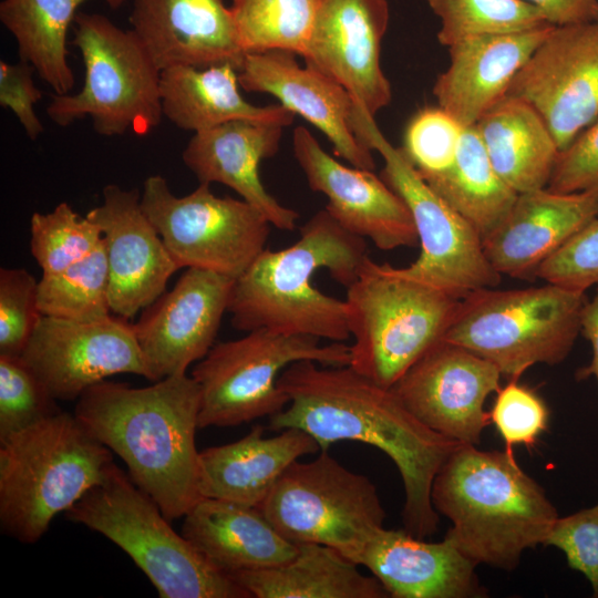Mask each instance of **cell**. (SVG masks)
<instances>
[{
    "label": "cell",
    "mask_w": 598,
    "mask_h": 598,
    "mask_svg": "<svg viewBox=\"0 0 598 598\" xmlns=\"http://www.w3.org/2000/svg\"><path fill=\"white\" fill-rule=\"evenodd\" d=\"M278 385L289 403L269 417L271 430H302L321 450L347 440L381 450L402 478L404 529L419 538L436 532L440 518L432 504V484L461 443L426 426L391 388L350 365L297 361L281 372Z\"/></svg>",
    "instance_id": "6da1fadb"
},
{
    "label": "cell",
    "mask_w": 598,
    "mask_h": 598,
    "mask_svg": "<svg viewBox=\"0 0 598 598\" xmlns=\"http://www.w3.org/2000/svg\"><path fill=\"white\" fill-rule=\"evenodd\" d=\"M199 405L196 381L182 373L143 388L104 380L81 394L74 414L173 520L202 498Z\"/></svg>",
    "instance_id": "7a4b0ae2"
},
{
    "label": "cell",
    "mask_w": 598,
    "mask_h": 598,
    "mask_svg": "<svg viewBox=\"0 0 598 598\" xmlns=\"http://www.w3.org/2000/svg\"><path fill=\"white\" fill-rule=\"evenodd\" d=\"M365 239L344 229L323 208L299 229V239L279 249H265L235 279L228 311L240 331L267 329L332 342L350 338L344 300L312 283L319 269L348 288L367 258Z\"/></svg>",
    "instance_id": "3957f363"
},
{
    "label": "cell",
    "mask_w": 598,
    "mask_h": 598,
    "mask_svg": "<svg viewBox=\"0 0 598 598\" xmlns=\"http://www.w3.org/2000/svg\"><path fill=\"white\" fill-rule=\"evenodd\" d=\"M432 504L451 520L446 533L477 566L512 570L524 551L545 544L558 512L514 454L460 444L434 477Z\"/></svg>",
    "instance_id": "277c9868"
},
{
    "label": "cell",
    "mask_w": 598,
    "mask_h": 598,
    "mask_svg": "<svg viewBox=\"0 0 598 598\" xmlns=\"http://www.w3.org/2000/svg\"><path fill=\"white\" fill-rule=\"evenodd\" d=\"M113 464L111 450L74 413L59 411L0 440L1 532L38 542Z\"/></svg>",
    "instance_id": "5b68a950"
},
{
    "label": "cell",
    "mask_w": 598,
    "mask_h": 598,
    "mask_svg": "<svg viewBox=\"0 0 598 598\" xmlns=\"http://www.w3.org/2000/svg\"><path fill=\"white\" fill-rule=\"evenodd\" d=\"M65 515L123 549L161 598L250 597L176 533L154 499L115 463Z\"/></svg>",
    "instance_id": "8992f818"
},
{
    "label": "cell",
    "mask_w": 598,
    "mask_h": 598,
    "mask_svg": "<svg viewBox=\"0 0 598 598\" xmlns=\"http://www.w3.org/2000/svg\"><path fill=\"white\" fill-rule=\"evenodd\" d=\"M349 365L384 388L443 340L460 300L367 256L347 288Z\"/></svg>",
    "instance_id": "52a82bcc"
},
{
    "label": "cell",
    "mask_w": 598,
    "mask_h": 598,
    "mask_svg": "<svg viewBox=\"0 0 598 598\" xmlns=\"http://www.w3.org/2000/svg\"><path fill=\"white\" fill-rule=\"evenodd\" d=\"M586 291L482 288L460 300L443 341L463 347L518 379L528 368L564 361L580 334Z\"/></svg>",
    "instance_id": "ba28073f"
},
{
    "label": "cell",
    "mask_w": 598,
    "mask_h": 598,
    "mask_svg": "<svg viewBox=\"0 0 598 598\" xmlns=\"http://www.w3.org/2000/svg\"><path fill=\"white\" fill-rule=\"evenodd\" d=\"M72 44L84 64V82L74 94H54L48 116L60 126L84 117L104 136L145 135L163 116L161 70L132 30L99 13L78 12Z\"/></svg>",
    "instance_id": "9c48e42d"
},
{
    "label": "cell",
    "mask_w": 598,
    "mask_h": 598,
    "mask_svg": "<svg viewBox=\"0 0 598 598\" xmlns=\"http://www.w3.org/2000/svg\"><path fill=\"white\" fill-rule=\"evenodd\" d=\"M301 360L349 365L350 346L267 329L215 342L190 374L199 389V427L237 426L282 411L289 398L278 385L279 377Z\"/></svg>",
    "instance_id": "30bf717a"
},
{
    "label": "cell",
    "mask_w": 598,
    "mask_h": 598,
    "mask_svg": "<svg viewBox=\"0 0 598 598\" xmlns=\"http://www.w3.org/2000/svg\"><path fill=\"white\" fill-rule=\"evenodd\" d=\"M350 124L362 143L380 153L382 179L412 215L421 251L400 271L458 300L496 287L501 275L489 264L477 231L425 183L401 148L385 138L373 116L354 105Z\"/></svg>",
    "instance_id": "8fae6325"
},
{
    "label": "cell",
    "mask_w": 598,
    "mask_h": 598,
    "mask_svg": "<svg viewBox=\"0 0 598 598\" xmlns=\"http://www.w3.org/2000/svg\"><path fill=\"white\" fill-rule=\"evenodd\" d=\"M258 507L289 542L331 547L357 565L386 516L377 486L328 450L289 465Z\"/></svg>",
    "instance_id": "7c38bea8"
},
{
    "label": "cell",
    "mask_w": 598,
    "mask_h": 598,
    "mask_svg": "<svg viewBox=\"0 0 598 598\" xmlns=\"http://www.w3.org/2000/svg\"><path fill=\"white\" fill-rule=\"evenodd\" d=\"M142 208L181 268L239 277L266 249L270 223L244 199L218 197L209 184L174 195L165 177L143 184Z\"/></svg>",
    "instance_id": "4fadbf2b"
},
{
    "label": "cell",
    "mask_w": 598,
    "mask_h": 598,
    "mask_svg": "<svg viewBox=\"0 0 598 598\" xmlns=\"http://www.w3.org/2000/svg\"><path fill=\"white\" fill-rule=\"evenodd\" d=\"M506 95L529 104L566 148L598 118V21L553 27Z\"/></svg>",
    "instance_id": "5bb4252c"
},
{
    "label": "cell",
    "mask_w": 598,
    "mask_h": 598,
    "mask_svg": "<svg viewBox=\"0 0 598 598\" xmlns=\"http://www.w3.org/2000/svg\"><path fill=\"white\" fill-rule=\"evenodd\" d=\"M111 316L80 322L41 316L21 358L55 400H78L107 378L133 373L150 380L133 324Z\"/></svg>",
    "instance_id": "9a60e30c"
},
{
    "label": "cell",
    "mask_w": 598,
    "mask_h": 598,
    "mask_svg": "<svg viewBox=\"0 0 598 598\" xmlns=\"http://www.w3.org/2000/svg\"><path fill=\"white\" fill-rule=\"evenodd\" d=\"M502 373L474 352L441 341L391 388L426 426L461 444L478 445L491 423L486 399Z\"/></svg>",
    "instance_id": "2e32d148"
},
{
    "label": "cell",
    "mask_w": 598,
    "mask_h": 598,
    "mask_svg": "<svg viewBox=\"0 0 598 598\" xmlns=\"http://www.w3.org/2000/svg\"><path fill=\"white\" fill-rule=\"evenodd\" d=\"M235 279L187 268L172 290L142 310L133 324L150 381L186 373L215 344Z\"/></svg>",
    "instance_id": "e0dca14e"
},
{
    "label": "cell",
    "mask_w": 598,
    "mask_h": 598,
    "mask_svg": "<svg viewBox=\"0 0 598 598\" xmlns=\"http://www.w3.org/2000/svg\"><path fill=\"white\" fill-rule=\"evenodd\" d=\"M390 20L388 0H317L306 64L328 75L371 116L388 106L391 84L381 66Z\"/></svg>",
    "instance_id": "ac0fdd59"
},
{
    "label": "cell",
    "mask_w": 598,
    "mask_h": 598,
    "mask_svg": "<svg viewBox=\"0 0 598 598\" xmlns=\"http://www.w3.org/2000/svg\"><path fill=\"white\" fill-rule=\"evenodd\" d=\"M292 147L309 187L328 198L324 208L344 229L381 250L419 244L409 207L382 177L340 163L305 126L293 130Z\"/></svg>",
    "instance_id": "d6986e66"
},
{
    "label": "cell",
    "mask_w": 598,
    "mask_h": 598,
    "mask_svg": "<svg viewBox=\"0 0 598 598\" xmlns=\"http://www.w3.org/2000/svg\"><path fill=\"white\" fill-rule=\"evenodd\" d=\"M102 196L86 216L102 230L112 313L131 319L165 292L179 267L145 215L137 189L109 184Z\"/></svg>",
    "instance_id": "ffe728a7"
},
{
    "label": "cell",
    "mask_w": 598,
    "mask_h": 598,
    "mask_svg": "<svg viewBox=\"0 0 598 598\" xmlns=\"http://www.w3.org/2000/svg\"><path fill=\"white\" fill-rule=\"evenodd\" d=\"M295 55L281 50L246 53L238 70L241 89L275 96L321 131L348 164L374 171L373 151L350 124L354 102L349 92L319 70L301 66Z\"/></svg>",
    "instance_id": "44dd1931"
},
{
    "label": "cell",
    "mask_w": 598,
    "mask_h": 598,
    "mask_svg": "<svg viewBox=\"0 0 598 598\" xmlns=\"http://www.w3.org/2000/svg\"><path fill=\"white\" fill-rule=\"evenodd\" d=\"M597 217L598 188L558 193L546 187L520 193L483 238L484 252L501 276L533 280L551 255Z\"/></svg>",
    "instance_id": "7402d4cb"
},
{
    "label": "cell",
    "mask_w": 598,
    "mask_h": 598,
    "mask_svg": "<svg viewBox=\"0 0 598 598\" xmlns=\"http://www.w3.org/2000/svg\"><path fill=\"white\" fill-rule=\"evenodd\" d=\"M130 22L161 71L221 64L239 70L245 56L223 0H133Z\"/></svg>",
    "instance_id": "603a6c76"
},
{
    "label": "cell",
    "mask_w": 598,
    "mask_h": 598,
    "mask_svg": "<svg viewBox=\"0 0 598 598\" xmlns=\"http://www.w3.org/2000/svg\"><path fill=\"white\" fill-rule=\"evenodd\" d=\"M285 125L235 120L194 133L182 153L199 184L218 183L234 189L280 230H293L299 214L280 204L264 186L259 164L275 156Z\"/></svg>",
    "instance_id": "cb8c5ba5"
},
{
    "label": "cell",
    "mask_w": 598,
    "mask_h": 598,
    "mask_svg": "<svg viewBox=\"0 0 598 598\" xmlns=\"http://www.w3.org/2000/svg\"><path fill=\"white\" fill-rule=\"evenodd\" d=\"M393 598H481L477 565L444 537L426 542L403 530L380 529L358 560Z\"/></svg>",
    "instance_id": "d4e9b609"
},
{
    "label": "cell",
    "mask_w": 598,
    "mask_h": 598,
    "mask_svg": "<svg viewBox=\"0 0 598 598\" xmlns=\"http://www.w3.org/2000/svg\"><path fill=\"white\" fill-rule=\"evenodd\" d=\"M554 25L506 34L478 35L450 48V63L437 75V106L463 127L473 126L499 100Z\"/></svg>",
    "instance_id": "484cf974"
},
{
    "label": "cell",
    "mask_w": 598,
    "mask_h": 598,
    "mask_svg": "<svg viewBox=\"0 0 598 598\" xmlns=\"http://www.w3.org/2000/svg\"><path fill=\"white\" fill-rule=\"evenodd\" d=\"M320 451L302 430L289 427L266 437L264 426L255 425L240 440L199 452V494L259 506L289 465Z\"/></svg>",
    "instance_id": "4316f807"
},
{
    "label": "cell",
    "mask_w": 598,
    "mask_h": 598,
    "mask_svg": "<svg viewBox=\"0 0 598 598\" xmlns=\"http://www.w3.org/2000/svg\"><path fill=\"white\" fill-rule=\"evenodd\" d=\"M182 534L228 576L285 564L298 549L258 506L208 497L199 498L185 514Z\"/></svg>",
    "instance_id": "83f0119b"
},
{
    "label": "cell",
    "mask_w": 598,
    "mask_h": 598,
    "mask_svg": "<svg viewBox=\"0 0 598 598\" xmlns=\"http://www.w3.org/2000/svg\"><path fill=\"white\" fill-rule=\"evenodd\" d=\"M238 70L230 64L173 66L161 72L163 116L197 133L235 120L290 125L295 114L281 104L257 106L244 99Z\"/></svg>",
    "instance_id": "f1b7e54d"
},
{
    "label": "cell",
    "mask_w": 598,
    "mask_h": 598,
    "mask_svg": "<svg viewBox=\"0 0 598 598\" xmlns=\"http://www.w3.org/2000/svg\"><path fill=\"white\" fill-rule=\"evenodd\" d=\"M474 126L495 172L516 193L547 187L560 150L529 104L505 95Z\"/></svg>",
    "instance_id": "f546056e"
},
{
    "label": "cell",
    "mask_w": 598,
    "mask_h": 598,
    "mask_svg": "<svg viewBox=\"0 0 598 598\" xmlns=\"http://www.w3.org/2000/svg\"><path fill=\"white\" fill-rule=\"evenodd\" d=\"M285 564L240 571L230 577L255 598H386L388 591L372 575L338 550L315 543L297 544Z\"/></svg>",
    "instance_id": "4dcf8cb0"
},
{
    "label": "cell",
    "mask_w": 598,
    "mask_h": 598,
    "mask_svg": "<svg viewBox=\"0 0 598 598\" xmlns=\"http://www.w3.org/2000/svg\"><path fill=\"white\" fill-rule=\"evenodd\" d=\"M89 0H3L0 21L14 37L20 60L28 62L54 94H69L74 73L68 62V32Z\"/></svg>",
    "instance_id": "1f68e13d"
},
{
    "label": "cell",
    "mask_w": 598,
    "mask_h": 598,
    "mask_svg": "<svg viewBox=\"0 0 598 598\" xmlns=\"http://www.w3.org/2000/svg\"><path fill=\"white\" fill-rule=\"evenodd\" d=\"M423 179L482 240L507 215L518 196L495 172L474 125L464 127L453 164Z\"/></svg>",
    "instance_id": "d6a6232c"
},
{
    "label": "cell",
    "mask_w": 598,
    "mask_h": 598,
    "mask_svg": "<svg viewBox=\"0 0 598 598\" xmlns=\"http://www.w3.org/2000/svg\"><path fill=\"white\" fill-rule=\"evenodd\" d=\"M236 38L244 53L281 50L305 55L317 0H231Z\"/></svg>",
    "instance_id": "836d02e7"
},
{
    "label": "cell",
    "mask_w": 598,
    "mask_h": 598,
    "mask_svg": "<svg viewBox=\"0 0 598 598\" xmlns=\"http://www.w3.org/2000/svg\"><path fill=\"white\" fill-rule=\"evenodd\" d=\"M38 307L43 316L80 322L101 321L113 315L103 238L85 258L61 271L42 275Z\"/></svg>",
    "instance_id": "e575fe53"
},
{
    "label": "cell",
    "mask_w": 598,
    "mask_h": 598,
    "mask_svg": "<svg viewBox=\"0 0 598 598\" xmlns=\"http://www.w3.org/2000/svg\"><path fill=\"white\" fill-rule=\"evenodd\" d=\"M440 20L439 42L451 45L478 35L524 32L551 25L525 0H426Z\"/></svg>",
    "instance_id": "d590c367"
},
{
    "label": "cell",
    "mask_w": 598,
    "mask_h": 598,
    "mask_svg": "<svg viewBox=\"0 0 598 598\" xmlns=\"http://www.w3.org/2000/svg\"><path fill=\"white\" fill-rule=\"evenodd\" d=\"M102 238L100 226L65 202L47 214L33 213L30 219V250L42 275L61 271L85 258Z\"/></svg>",
    "instance_id": "8d00e7d4"
},
{
    "label": "cell",
    "mask_w": 598,
    "mask_h": 598,
    "mask_svg": "<svg viewBox=\"0 0 598 598\" xmlns=\"http://www.w3.org/2000/svg\"><path fill=\"white\" fill-rule=\"evenodd\" d=\"M21 355L0 354V440L60 411Z\"/></svg>",
    "instance_id": "74e56055"
},
{
    "label": "cell",
    "mask_w": 598,
    "mask_h": 598,
    "mask_svg": "<svg viewBox=\"0 0 598 598\" xmlns=\"http://www.w3.org/2000/svg\"><path fill=\"white\" fill-rule=\"evenodd\" d=\"M464 127L440 106L425 107L409 121L401 151L422 178L454 162Z\"/></svg>",
    "instance_id": "f35d334b"
},
{
    "label": "cell",
    "mask_w": 598,
    "mask_h": 598,
    "mask_svg": "<svg viewBox=\"0 0 598 598\" xmlns=\"http://www.w3.org/2000/svg\"><path fill=\"white\" fill-rule=\"evenodd\" d=\"M488 415L511 454L518 445L533 447L547 430L549 420L545 401L534 390L518 383V379H511L498 389Z\"/></svg>",
    "instance_id": "ab89813d"
},
{
    "label": "cell",
    "mask_w": 598,
    "mask_h": 598,
    "mask_svg": "<svg viewBox=\"0 0 598 598\" xmlns=\"http://www.w3.org/2000/svg\"><path fill=\"white\" fill-rule=\"evenodd\" d=\"M41 316L35 278L23 268H1L0 354L21 355Z\"/></svg>",
    "instance_id": "60d3db41"
},
{
    "label": "cell",
    "mask_w": 598,
    "mask_h": 598,
    "mask_svg": "<svg viewBox=\"0 0 598 598\" xmlns=\"http://www.w3.org/2000/svg\"><path fill=\"white\" fill-rule=\"evenodd\" d=\"M537 278L578 291L598 285V217L551 255L539 267Z\"/></svg>",
    "instance_id": "b9f144b4"
},
{
    "label": "cell",
    "mask_w": 598,
    "mask_h": 598,
    "mask_svg": "<svg viewBox=\"0 0 598 598\" xmlns=\"http://www.w3.org/2000/svg\"><path fill=\"white\" fill-rule=\"evenodd\" d=\"M544 546L563 551L568 566L588 579L592 596L598 598V503L558 517Z\"/></svg>",
    "instance_id": "7bdbcfd3"
},
{
    "label": "cell",
    "mask_w": 598,
    "mask_h": 598,
    "mask_svg": "<svg viewBox=\"0 0 598 598\" xmlns=\"http://www.w3.org/2000/svg\"><path fill=\"white\" fill-rule=\"evenodd\" d=\"M547 188L558 193L598 188V118L559 152Z\"/></svg>",
    "instance_id": "ee69618b"
},
{
    "label": "cell",
    "mask_w": 598,
    "mask_h": 598,
    "mask_svg": "<svg viewBox=\"0 0 598 598\" xmlns=\"http://www.w3.org/2000/svg\"><path fill=\"white\" fill-rule=\"evenodd\" d=\"M34 72L23 60L17 63L0 61V104L11 110L31 140H37L44 128L34 110L42 99V92L33 81Z\"/></svg>",
    "instance_id": "f6af8a7d"
},
{
    "label": "cell",
    "mask_w": 598,
    "mask_h": 598,
    "mask_svg": "<svg viewBox=\"0 0 598 598\" xmlns=\"http://www.w3.org/2000/svg\"><path fill=\"white\" fill-rule=\"evenodd\" d=\"M554 27L598 21V0H525Z\"/></svg>",
    "instance_id": "bcb514c9"
},
{
    "label": "cell",
    "mask_w": 598,
    "mask_h": 598,
    "mask_svg": "<svg viewBox=\"0 0 598 598\" xmlns=\"http://www.w3.org/2000/svg\"><path fill=\"white\" fill-rule=\"evenodd\" d=\"M580 333L590 342L592 357L590 363L579 371L580 378L590 375L598 384V285L591 300H587L580 320Z\"/></svg>",
    "instance_id": "7dc6e473"
},
{
    "label": "cell",
    "mask_w": 598,
    "mask_h": 598,
    "mask_svg": "<svg viewBox=\"0 0 598 598\" xmlns=\"http://www.w3.org/2000/svg\"><path fill=\"white\" fill-rule=\"evenodd\" d=\"M111 8H117L122 6L124 0H105Z\"/></svg>",
    "instance_id": "c3c4849f"
}]
</instances>
